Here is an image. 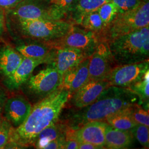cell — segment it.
Masks as SVG:
<instances>
[{
	"label": "cell",
	"instance_id": "6da1fadb",
	"mask_svg": "<svg viewBox=\"0 0 149 149\" xmlns=\"http://www.w3.org/2000/svg\"><path fill=\"white\" fill-rule=\"evenodd\" d=\"M69 91L61 85L33 107L26 120L16 129L11 128L9 141L15 146L33 145L43 129L59 119L61 111L69 100Z\"/></svg>",
	"mask_w": 149,
	"mask_h": 149
},
{
	"label": "cell",
	"instance_id": "4316f807",
	"mask_svg": "<svg viewBox=\"0 0 149 149\" xmlns=\"http://www.w3.org/2000/svg\"><path fill=\"white\" fill-rule=\"evenodd\" d=\"M132 116L136 124L149 127V109L144 108L139 103L131 106Z\"/></svg>",
	"mask_w": 149,
	"mask_h": 149
},
{
	"label": "cell",
	"instance_id": "ba28073f",
	"mask_svg": "<svg viewBox=\"0 0 149 149\" xmlns=\"http://www.w3.org/2000/svg\"><path fill=\"white\" fill-rule=\"evenodd\" d=\"M116 64L108 43L100 42L90 57L88 71L90 80H107Z\"/></svg>",
	"mask_w": 149,
	"mask_h": 149
},
{
	"label": "cell",
	"instance_id": "44dd1931",
	"mask_svg": "<svg viewBox=\"0 0 149 149\" xmlns=\"http://www.w3.org/2000/svg\"><path fill=\"white\" fill-rule=\"evenodd\" d=\"M110 0H73L69 12L71 18L79 24L82 17L87 13L97 10L101 6Z\"/></svg>",
	"mask_w": 149,
	"mask_h": 149
},
{
	"label": "cell",
	"instance_id": "603a6c76",
	"mask_svg": "<svg viewBox=\"0 0 149 149\" xmlns=\"http://www.w3.org/2000/svg\"><path fill=\"white\" fill-rule=\"evenodd\" d=\"M128 88L132 91L134 93L138 96L139 104L142 105L146 104L149 105V70H148L142 77L133 85Z\"/></svg>",
	"mask_w": 149,
	"mask_h": 149
},
{
	"label": "cell",
	"instance_id": "e0dca14e",
	"mask_svg": "<svg viewBox=\"0 0 149 149\" xmlns=\"http://www.w3.org/2000/svg\"><path fill=\"white\" fill-rule=\"evenodd\" d=\"M134 136L130 130H119L108 124L105 132V147L107 149L129 148L133 143Z\"/></svg>",
	"mask_w": 149,
	"mask_h": 149
},
{
	"label": "cell",
	"instance_id": "4fadbf2b",
	"mask_svg": "<svg viewBox=\"0 0 149 149\" xmlns=\"http://www.w3.org/2000/svg\"><path fill=\"white\" fill-rule=\"evenodd\" d=\"M110 86L107 80H90L69 98L70 103L79 109L93 103Z\"/></svg>",
	"mask_w": 149,
	"mask_h": 149
},
{
	"label": "cell",
	"instance_id": "5bb4252c",
	"mask_svg": "<svg viewBox=\"0 0 149 149\" xmlns=\"http://www.w3.org/2000/svg\"><path fill=\"white\" fill-rule=\"evenodd\" d=\"M31 109V104L23 96L12 97L5 104L6 118L14 127L17 128L26 120Z\"/></svg>",
	"mask_w": 149,
	"mask_h": 149
},
{
	"label": "cell",
	"instance_id": "7c38bea8",
	"mask_svg": "<svg viewBox=\"0 0 149 149\" xmlns=\"http://www.w3.org/2000/svg\"><path fill=\"white\" fill-rule=\"evenodd\" d=\"M89 58L82 51L69 47H53V50L48 64L57 70L64 76L70 70Z\"/></svg>",
	"mask_w": 149,
	"mask_h": 149
},
{
	"label": "cell",
	"instance_id": "83f0119b",
	"mask_svg": "<svg viewBox=\"0 0 149 149\" xmlns=\"http://www.w3.org/2000/svg\"><path fill=\"white\" fill-rule=\"evenodd\" d=\"M134 138L136 139L139 143L146 149L149 147V127L143 124H137L130 130Z\"/></svg>",
	"mask_w": 149,
	"mask_h": 149
},
{
	"label": "cell",
	"instance_id": "cb8c5ba5",
	"mask_svg": "<svg viewBox=\"0 0 149 149\" xmlns=\"http://www.w3.org/2000/svg\"><path fill=\"white\" fill-rule=\"evenodd\" d=\"M79 24L86 29L95 32L98 35L99 32L104 29V26L97 10L87 13L82 17Z\"/></svg>",
	"mask_w": 149,
	"mask_h": 149
},
{
	"label": "cell",
	"instance_id": "74e56055",
	"mask_svg": "<svg viewBox=\"0 0 149 149\" xmlns=\"http://www.w3.org/2000/svg\"><path fill=\"white\" fill-rule=\"evenodd\" d=\"M1 122H2V121H1V118H0V124H1Z\"/></svg>",
	"mask_w": 149,
	"mask_h": 149
},
{
	"label": "cell",
	"instance_id": "9a60e30c",
	"mask_svg": "<svg viewBox=\"0 0 149 149\" xmlns=\"http://www.w3.org/2000/svg\"><path fill=\"white\" fill-rule=\"evenodd\" d=\"M45 63L42 60L30 59L23 57L21 63L10 76L6 77L5 85L10 90H18L26 82L38 66Z\"/></svg>",
	"mask_w": 149,
	"mask_h": 149
},
{
	"label": "cell",
	"instance_id": "4dcf8cb0",
	"mask_svg": "<svg viewBox=\"0 0 149 149\" xmlns=\"http://www.w3.org/2000/svg\"><path fill=\"white\" fill-rule=\"evenodd\" d=\"M65 138H60L54 140L49 143L44 149H64Z\"/></svg>",
	"mask_w": 149,
	"mask_h": 149
},
{
	"label": "cell",
	"instance_id": "ac0fdd59",
	"mask_svg": "<svg viewBox=\"0 0 149 149\" xmlns=\"http://www.w3.org/2000/svg\"><path fill=\"white\" fill-rule=\"evenodd\" d=\"M16 50L23 57L42 60L49 63L52 55L53 47L50 45L42 43L21 44L16 47Z\"/></svg>",
	"mask_w": 149,
	"mask_h": 149
},
{
	"label": "cell",
	"instance_id": "8fae6325",
	"mask_svg": "<svg viewBox=\"0 0 149 149\" xmlns=\"http://www.w3.org/2000/svg\"><path fill=\"white\" fill-rule=\"evenodd\" d=\"M39 0H22L16 6L8 10V15L13 19L29 20H55L48 6Z\"/></svg>",
	"mask_w": 149,
	"mask_h": 149
},
{
	"label": "cell",
	"instance_id": "836d02e7",
	"mask_svg": "<svg viewBox=\"0 0 149 149\" xmlns=\"http://www.w3.org/2000/svg\"><path fill=\"white\" fill-rule=\"evenodd\" d=\"M5 31V15L4 12L0 7V37L3 35Z\"/></svg>",
	"mask_w": 149,
	"mask_h": 149
},
{
	"label": "cell",
	"instance_id": "7a4b0ae2",
	"mask_svg": "<svg viewBox=\"0 0 149 149\" xmlns=\"http://www.w3.org/2000/svg\"><path fill=\"white\" fill-rule=\"evenodd\" d=\"M136 103H139L138 96L129 88L109 86L93 103L73 112L66 124L76 129L90 122L105 121L114 113Z\"/></svg>",
	"mask_w": 149,
	"mask_h": 149
},
{
	"label": "cell",
	"instance_id": "52a82bcc",
	"mask_svg": "<svg viewBox=\"0 0 149 149\" xmlns=\"http://www.w3.org/2000/svg\"><path fill=\"white\" fill-rule=\"evenodd\" d=\"M149 69V59L134 64L117 65L107 80L110 86L129 88L141 80Z\"/></svg>",
	"mask_w": 149,
	"mask_h": 149
},
{
	"label": "cell",
	"instance_id": "3957f363",
	"mask_svg": "<svg viewBox=\"0 0 149 149\" xmlns=\"http://www.w3.org/2000/svg\"><path fill=\"white\" fill-rule=\"evenodd\" d=\"M107 43L116 65L134 64L148 60L149 26L115 38Z\"/></svg>",
	"mask_w": 149,
	"mask_h": 149
},
{
	"label": "cell",
	"instance_id": "8992f818",
	"mask_svg": "<svg viewBox=\"0 0 149 149\" xmlns=\"http://www.w3.org/2000/svg\"><path fill=\"white\" fill-rule=\"evenodd\" d=\"M100 43L96 33L74 25L64 37L50 43L53 47H69L82 51L90 57Z\"/></svg>",
	"mask_w": 149,
	"mask_h": 149
},
{
	"label": "cell",
	"instance_id": "d590c367",
	"mask_svg": "<svg viewBox=\"0 0 149 149\" xmlns=\"http://www.w3.org/2000/svg\"><path fill=\"white\" fill-rule=\"evenodd\" d=\"M6 101V97L5 93L3 92V91L0 88V116L5 106Z\"/></svg>",
	"mask_w": 149,
	"mask_h": 149
},
{
	"label": "cell",
	"instance_id": "d6a6232c",
	"mask_svg": "<svg viewBox=\"0 0 149 149\" xmlns=\"http://www.w3.org/2000/svg\"><path fill=\"white\" fill-rule=\"evenodd\" d=\"M79 143L74 139L65 140L64 144V149H79Z\"/></svg>",
	"mask_w": 149,
	"mask_h": 149
},
{
	"label": "cell",
	"instance_id": "2e32d148",
	"mask_svg": "<svg viewBox=\"0 0 149 149\" xmlns=\"http://www.w3.org/2000/svg\"><path fill=\"white\" fill-rule=\"evenodd\" d=\"M89 61L90 57L86 58L64 74L62 86L69 91L70 96L90 80L88 71Z\"/></svg>",
	"mask_w": 149,
	"mask_h": 149
},
{
	"label": "cell",
	"instance_id": "7402d4cb",
	"mask_svg": "<svg viewBox=\"0 0 149 149\" xmlns=\"http://www.w3.org/2000/svg\"><path fill=\"white\" fill-rule=\"evenodd\" d=\"M104 122L114 128L123 130H130L137 124L132 116L131 106L107 118Z\"/></svg>",
	"mask_w": 149,
	"mask_h": 149
},
{
	"label": "cell",
	"instance_id": "f546056e",
	"mask_svg": "<svg viewBox=\"0 0 149 149\" xmlns=\"http://www.w3.org/2000/svg\"><path fill=\"white\" fill-rule=\"evenodd\" d=\"M11 128L10 124L2 120L0 124V149H3L8 143Z\"/></svg>",
	"mask_w": 149,
	"mask_h": 149
},
{
	"label": "cell",
	"instance_id": "277c9868",
	"mask_svg": "<svg viewBox=\"0 0 149 149\" xmlns=\"http://www.w3.org/2000/svg\"><path fill=\"white\" fill-rule=\"evenodd\" d=\"M14 20L17 29L22 36L50 43L64 37L73 26L63 20Z\"/></svg>",
	"mask_w": 149,
	"mask_h": 149
},
{
	"label": "cell",
	"instance_id": "ffe728a7",
	"mask_svg": "<svg viewBox=\"0 0 149 149\" xmlns=\"http://www.w3.org/2000/svg\"><path fill=\"white\" fill-rule=\"evenodd\" d=\"M68 129V126L66 124L59 123L57 121L43 129L39 134L33 145L37 149H44L50 141L58 139L65 138Z\"/></svg>",
	"mask_w": 149,
	"mask_h": 149
},
{
	"label": "cell",
	"instance_id": "5b68a950",
	"mask_svg": "<svg viewBox=\"0 0 149 149\" xmlns=\"http://www.w3.org/2000/svg\"><path fill=\"white\" fill-rule=\"evenodd\" d=\"M149 26V2L143 1L130 11L119 12L107 27L104 38L109 41L115 38Z\"/></svg>",
	"mask_w": 149,
	"mask_h": 149
},
{
	"label": "cell",
	"instance_id": "484cf974",
	"mask_svg": "<svg viewBox=\"0 0 149 149\" xmlns=\"http://www.w3.org/2000/svg\"><path fill=\"white\" fill-rule=\"evenodd\" d=\"M97 11L103 23L104 29L109 25L118 12L116 6L110 1L101 6Z\"/></svg>",
	"mask_w": 149,
	"mask_h": 149
},
{
	"label": "cell",
	"instance_id": "1f68e13d",
	"mask_svg": "<svg viewBox=\"0 0 149 149\" xmlns=\"http://www.w3.org/2000/svg\"><path fill=\"white\" fill-rule=\"evenodd\" d=\"M22 0H0V7L7 10H11Z\"/></svg>",
	"mask_w": 149,
	"mask_h": 149
},
{
	"label": "cell",
	"instance_id": "9c48e42d",
	"mask_svg": "<svg viewBox=\"0 0 149 149\" xmlns=\"http://www.w3.org/2000/svg\"><path fill=\"white\" fill-rule=\"evenodd\" d=\"M107 125L108 124L104 121H93L87 123L76 129L68 127L65 140L74 139L79 143H88L104 149L105 132Z\"/></svg>",
	"mask_w": 149,
	"mask_h": 149
},
{
	"label": "cell",
	"instance_id": "e575fe53",
	"mask_svg": "<svg viewBox=\"0 0 149 149\" xmlns=\"http://www.w3.org/2000/svg\"><path fill=\"white\" fill-rule=\"evenodd\" d=\"M79 149H100V147L95 145L88 143H80L79 145Z\"/></svg>",
	"mask_w": 149,
	"mask_h": 149
},
{
	"label": "cell",
	"instance_id": "f1b7e54d",
	"mask_svg": "<svg viewBox=\"0 0 149 149\" xmlns=\"http://www.w3.org/2000/svg\"><path fill=\"white\" fill-rule=\"evenodd\" d=\"M117 8L118 12L130 11L137 7L143 2L142 0H110Z\"/></svg>",
	"mask_w": 149,
	"mask_h": 149
},
{
	"label": "cell",
	"instance_id": "30bf717a",
	"mask_svg": "<svg viewBox=\"0 0 149 149\" xmlns=\"http://www.w3.org/2000/svg\"><path fill=\"white\" fill-rule=\"evenodd\" d=\"M63 75L53 66L40 71L37 74L31 76L27 80V85L34 93L47 96L62 85Z\"/></svg>",
	"mask_w": 149,
	"mask_h": 149
},
{
	"label": "cell",
	"instance_id": "8d00e7d4",
	"mask_svg": "<svg viewBox=\"0 0 149 149\" xmlns=\"http://www.w3.org/2000/svg\"><path fill=\"white\" fill-rule=\"evenodd\" d=\"M39 1H42V2H49L51 0H39Z\"/></svg>",
	"mask_w": 149,
	"mask_h": 149
},
{
	"label": "cell",
	"instance_id": "d4e9b609",
	"mask_svg": "<svg viewBox=\"0 0 149 149\" xmlns=\"http://www.w3.org/2000/svg\"><path fill=\"white\" fill-rule=\"evenodd\" d=\"M73 0H51L49 3L52 15L55 20H63L69 12Z\"/></svg>",
	"mask_w": 149,
	"mask_h": 149
},
{
	"label": "cell",
	"instance_id": "d6986e66",
	"mask_svg": "<svg viewBox=\"0 0 149 149\" xmlns=\"http://www.w3.org/2000/svg\"><path fill=\"white\" fill-rule=\"evenodd\" d=\"M23 59L21 54L9 45L0 48V72L6 77L11 75Z\"/></svg>",
	"mask_w": 149,
	"mask_h": 149
}]
</instances>
